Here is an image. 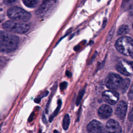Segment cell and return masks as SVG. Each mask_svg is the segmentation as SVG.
<instances>
[{
	"label": "cell",
	"mask_w": 133,
	"mask_h": 133,
	"mask_svg": "<svg viewBox=\"0 0 133 133\" xmlns=\"http://www.w3.org/2000/svg\"><path fill=\"white\" fill-rule=\"evenodd\" d=\"M88 133H105L102 124L97 120H93L87 126Z\"/></svg>",
	"instance_id": "obj_8"
},
{
	"label": "cell",
	"mask_w": 133,
	"mask_h": 133,
	"mask_svg": "<svg viewBox=\"0 0 133 133\" xmlns=\"http://www.w3.org/2000/svg\"><path fill=\"white\" fill-rule=\"evenodd\" d=\"M132 86H131V88H130V91H129L128 92V97L131 100L132 99Z\"/></svg>",
	"instance_id": "obj_21"
},
{
	"label": "cell",
	"mask_w": 133,
	"mask_h": 133,
	"mask_svg": "<svg viewBox=\"0 0 133 133\" xmlns=\"http://www.w3.org/2000/svg\"><path fill=\"white\" fill-rule=\"evenodd\" d=\"M123 80L119 75L115 73H110L105 78V84L109 89L114 90L121 87Z\"/></svg>",
	"instance_id": "obj_6"
},
{
	"label": "cell",
	"mask_w": 133,
	"mask_h": 133,
	"mask_svg": "<svg viewBox=\"0 0 133 133\" xmlns=\"http://www.w3.org/2000/svg\"><path fill=\"white\" fill-rule=\"evenodd\" d=\"M84 90H82L80 91V92L79 93V95H78V96L77 97V101H76V102H77V104H78V103H79L80 101H81V100L82 99V98L83 97V96L84 95Z\"/></svg>",
	"instance_id": "obj_18"
},
{
	"label": "cell",
	"mask_w": 133,
	"mask_h": 133,
	"mask_svg": "<svg viewBox=\"0 0 133 133\" xmlns=\"http://www.w3.org/2000/svg\"><path fill=\"white\" fill-rule=\"evenodd\" d=\"M18 0H4V3L7 5H12L16 3Z\"/></svg>",
	"instance_id": "obj_17"
},
{
	"label": "cell",
	"mask_w": 133,
	"mask_h": 133,
	"mask_svg": "<svg viewBox=\"0 0 133 133\" xmlns=\"http://www.w3.org/2000/svg\"><path fill=\"white\" fill-rule=\"evenodd\" d=\"M102 96L103 100L111 105L115 104L119 99V94L114 90H106L103 92Z\"/></svg>",
	"instance_id": "obj_7"
},
{
	"label": "cell",
	"mask_w": 133,
	"mask_h": 133,
	"mask_svg": "<svg viewBox=\"0 0 133 133\" xmlns=\"http://www.w3.org/2000/svg\"><path fill=\"white\" fill-rule=\"evenodd\" d=\"M24 4L29 7V8H34L35 7L38 3L37 0H22Z\"/></svg>",
	"instance_id": "obj_14"
},
{
	"label": "cell",
	"mask_w": 133,
	"mask_h": 133,
	"mask_svg": "<svg viewBox=\"0 0 133 133\" xmlns=\"http://www.w3.org/2000/svg\"><path fill=\"white\" fill-rule=\"evenodd\" d=\"M98 1H100V0H98Z\"/></svg>",
	"instance_id": "obj_24"
},
{
	"label": "cell",
	"mask_w": 133,
	"mask_h": 133,
	"mask_svg": "<svg viewBox=\"0 0 133 133\" xmlns=\"http://www.w3.org/2000/svg\"><path fill=\"white\" fill-rule=\"evenodd\" d=\"M129 31L128 26L126 25H122L119 26L117 31V34L118 36L124 35L126 34Z\"/></svg>",
	"instance_id": "obj_13"
},
{
	"label": "cell",
	"mask_w": 133,
	"mask_h": 133,
	"mask_svg": "<svg viewBox=\"0 0 133 133\" xmlns=\"http://www.w3.org/2000/svg\"><path fill=\"white\" fill-rule=\"evenodd\" d=\"M66 84H67L65 82H64L61 83V84H60V89H61V90L64 89L66 88Z\"/></svg>",
	"instance_id": "obj_20"
},
{
	"label": "cell",
	"mask_w": 133,
	"mask_h": 133,
	"mask_svg": "<svg viewBox=\"0 0 133 133\" xmlns=\"http://www.w3.org/2000/svg\"><path fill=\"white\" fill-rule=\"evenodd\" d=\"M104 131L105 133H122V128L117 122L110 119L106 124Z\"/></svg>",
	"instance_id": "obj_9"
},
{
	"label": "cell",
	"mask_w": 133,
	"mask_h": 133,
	"mask_svg": "<svg viewBox=\"0 0 133 133\" xmlns=\"http://www.w3.org/2000/svg\"><path fill=\"white\" fill-rule=\"evenodd\" d=\"M58 3V0H42V3L36 11L37 16L46 17L55 9Z\"/></svg>",
	"instance_id": "obj_5"
},
{
	"label": "cell",
	"mask_w": 133,
	"mask_h": 133,
	"mask_svg": "<svg viewBox=\"0 0 133 133\" xmlns=\"http://www.w3.org/2000/svg\"><path fill=\"white\" fill-rule=\"evenodd\" d=\"M66 74L69 76V77H70V76H71V73L69 72V71H66Z\"/></svg>",
	"instance_id": "obj_23"
},
{
	"label": "cell",
	"mask_w": 133,
	"mask_h": 133,
	"mask_svg": "<svg viewBox=\"0 0 133 133\" xmlns=\"http://www.w3.org/2000/svg\"><path fill=\"white\" fill-rule=\"evenodd\" d=\"M8 16L11 19L20 22H26L31 18V14L17 6L10 8L7 11Z\"/></svg>",
	"instance_id": "obj_4"
},
{
	"label": "cell",
	"mask_w": 133,
	"mask_h": 133,
	"mask_svg": "<svg viewBox=\"0 0 133 133\" xmlns=\"http://www.w3.org/2000/svg\"><path fill=\"white\" fill-rule=\"evenodd\" d=\"M115 47L121 54L132 58L133 41L128 36H123L119 38L115 43Z\"/></svg>",
	"instance_id": "obj_2"
},
{
	"label": "cell",
	"mask_w": 133,
	"mask_h": 133,
	"mask_svg": "<svg viewBox=\"0 0 133 133\" xmlns=\"http://www.w3.org/2000/svg\"><path fill=\"white\" fill-rule=\"evenodd\" d=\"M18 36L4 31H0V52H10L17 48Z\"/></svg>",
	"instance_id": "obj_1"
},
{
	"label": "cell",
	"mask_w": 133,
	"mask_h": 133,
	"mask_svg": "<svg viewBox=\"0 0 133 133\" xmlns=\"http://www.w3.org/2000/svg\"><path fill=\"white\" fill-rule=\"evenodd\" d=\"M116 69L125 76H128L132 74V64H129V62H119L116 64Z\"/></svg>",
	"instance_id": "obj_10"
},
{
	"label": "cell",
	"mask_w": 133,
	"mask_h": 133,
	"mask_svg": "<svg viewBox=\"0 0 133 133\" xmlns=\"http://www.w3.org/2000/svg\"><path fill=\"white\" fill-rule=\"evenodd\" d=\"M127 110V105L124 101H121L117 105L115 110V113L117 116L121 119H124Z\"/></svg>",
	"instance_id": "obj_11"
},
{
	"label": "cell",
	"mask_w": 133,
	"mask_h": 133,
	"mask_svg": "<svg viewBox=\"0 0 133 133\" xmlns=\"http://www.w3.org/2000/svg\"><path fill=\"white\" fill-rule=\"evenodd\" d=\"M3 27L5 30L9 32L23 34L29 31L30 24L25 22L7 21L3 23Z\"/></svg>",
	"instance_id": "obj_3"
},
{
	"label": "cell",
	"mask_w": 133,
	"mask_h": 133,
	"mask_svg": "<svg viewBox=\"0 0 133 133\" xmlns=\"http://www.w3.org/2000/svg\"><path fill=\"white\" fill-rule=\"evenodd\" d=\"M5 59L4 58L0 56V66H3L5 64Z\"/></svg>",
	"instance_id": "obj_19"
},
{
	"label": "cell",
	"mask_w": 133,
	"mask_h": 133,
	"mask_svg": "<svg viewBox=\"0 0 133 133\" xmlns=\"http://www.w3.org/2000/svg\"><path fill=\"white\" fill-rule=\"evenodd\" d=\"M98 113V115L100 118L102 119H106L111 116L112 109L108 105L103 104L99 108Z\"/></svg>",
	"instance_id": "obj_12"
},
{
	"label": "cell",
	"mask_w": 133,
	"mask_h": 133,
	"mask_svg": "<svg viewBox=\"0 0 133 133\" xmlns=\"http://www.w3.org/2000/svg\"><path fill=\"white\" fill-rule=\"evenodd\" d=\"M129 83H130V80L128 78H126L125 79L123 80L121 86V88L123 92H125L126 91V90L127 89V88L129 87Z\"/></svg>",
	"instance_id": "obj_16"
},
{
	"label": "cell",
	"mask_w": 133,
	"mask_h": 133,
	"mask_svg": "<svg viewBox=\"0 0 133 133\" xmlns=\"http://www.w3.org/2000/svg\"><path fill=\"white\" fill-rule=\"evenodd\" d=\"M70 119L69 115L68 114H66L64 117V118L63 120V124H62V126L64 130L68 129L70 124Z\"/></svg>",
	"instance_id": "obj_15"
},
{
	"label": "cell",
	"mask_w": 133,
	"mask_h": 133,
	"mask_svg": "<svg viewBox=\"0 0 133 133\" xmlns=\"http://www.w3.org/2000/svg\"><path fill=\"white\" fill-rule=\"evenodd\" d=\"M129 118V119H130V121H132V110H131V111H130V112Z\"/></svg>",
	"instance_id": "obj_22"
}]
</instances>
